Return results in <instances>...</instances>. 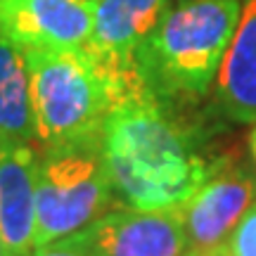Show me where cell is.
Here are the masks:
<instances>
[{
	"label": "cell",
	"instance_id": "6da1fadb",
	"mask_svg": "<svg viewBox=\"0 0 256 256\" xmlns=\"http://www.w3.org/2000/svg\"><path fill=\"white\" fill-rule=\"evenodd\" d=\"M102 152L114 194L138 211L178 209L218 164L194 150L190 133L152 95L112 110L102 128Z\"/></svg>",
	"mask_w": 256,
	"mask_h": 256
},
{
	"label": "cell",
	"instance_id": "7a4b0ae2",
	"mask_svg": "<svg viewBox=\"0 0 256 256\" xmlns=\"http://www.w3.org/2000/svg\"><path fill=\"white\" fill-rule=\"evenodd\" d=\"M240 14L242 0H192L166 10L136 55L145 90L162 102L206 92L218 76Z\"/></svg>",
	"mask_w": 256,
	"mask_h": 256
},
{
	"label": "cell",
	"instance_id": "3957f363",
	"mask_svg": "<svg viewBox=\"0 0 256 256\" xmlns=\"http://www.w3.org/2000/svg\"><path fill=\"white\" fill-rule=\"evenodd\" d=\"M28 72V95L40 145L102 133L119 104L116 88L86 48L22 50Z\"/></svg>",
	"mask_w": 256,
	"mask_h": 256
},
{
	"label": "cell",
	"instance_id": "277c9868",
	"mask_svg": "<svg viewBox=\"0 0 256 256\" xmlns=\"http://www.w3.org/2000/svg\"><path fill=\"white\" fill-rule=\"evenodd\" d=\"M112 197L102 133L43 147L36 159L34 247H46L83 230L107 214Z\"/></svg>",
	"mask_w": 256,
	"mask_h": 256
},
{
	"label": "cell",
	"instance_id": "5b68a950",
	"mask_svg": "<svg viewBox=\"0 0 256 256\" xmlns=\"http://www.w3.org/2000/svg\"><path fill=\"white\" fill-rule=\"evenodd\" d=\"M164 12L166 0H98L86 50L112 78L119 104L150 95L138 76L136 55Z\"/></svg>",
	"mask_w": 256,
	"mask_h": 256
},
{
	"label": "cell",
	"instance_id": "8992f818",
	"mask_svg": "<svg viewBox=\"0 0 256 256\" xmlns=\"http://www.w3.org/2000/svg\"><path fill=\"white\" fill-rule=\"evenodd\" d=\"M90 256H183L190 254L178 209H119L69 235Z\"/></svg>",
	"mask_w": 256,
	"mask_h": 256
},
{
	"label": "cell",
	"instance_id": "52a82bcc",
	"mask_svg": "<svg viewBox=\"0 0 256 256\" xmlns=\"http://www.w3.org/2000/svg\"><path fill=\"white\" fill-rule=\"evenodd\" d=\"M254 200V176L247 168L218 162L206 183L178 206L192 254L206 256L223 247Z\"/></svg>",
	"mask_w": 256,
	"mask_h": 256
},
{
	"label": "cell",
	"instance_id": "ba28073f",
	"mask_svg": "<svg viewBox=\"0 0 256 256\" xmlns=\"http://www.w3.org/2000/svg\"><path fill=\"white\" fill-rule=\"evenodd\" d=\"M98 0H0V34L19 50H76L92 34Z\"/></svg>",
	"mask_w": 256,
	"mask_h": 256
},
{
	"label": "cell",
	"instance_id": "9c48e42d",
	"mask_svg": "<svg viewBox=\"0 0 256 256\" xmlns=\"http://www.w3.org/2000/svg\"><path fill=\"white\" fill-rule=\"evenodd\" d=\"M36 159L31 145L0 142V238L8 256H34Z\"/></svg>",
	"mask_w": 256,
	"mask_h": 256
},
{
	"label": "cell",
	"instance_id": "30bf717a",
	"mask_svg": "<svg viewBox=\"0 0 256 256\" xmlns=\"http://www.w3.org/2000/svg\"><path fill=\"white\" fill-rule=\"evenodd\" d=\"M216 100L228 119L256 121V0L242 2L235 36L216 76Z\"/></svg>",
	"mask_w": 256,
	"mask_h": 256
},
{
	"label": "cell",
	"instance_id": "8fae6325",
	"mask_svg": "<svg viewBox=\"0 0 256 256\" xmlns=\"http://www.w3.org/2000/svg\"><path fill=\"white\" fill-rule=\"evenodd\" d=\"M36 124L24 52L0 34V142L31 145Z\"/></svg>",
	"mask_w": 256,
	"mask_h": 256
},
{
	"label": "cell",
	"instance_id": "7c38bea8",
	"mask_svg": "<svg viewBox=\"0 0 256 256\" xmlns=\"http://www.w3.org/2000/svg\"><path fill=\"white\" fill-rule=\"evenodd\" d=\"M226 247L230 249L232 256H256V202L242 216L238 228L232 230Z\"/></svg>",
	"mask_w": 256,
	"mask_h": 256
},
{
	"label": "cell",
	"instance_id": "4fadbf2b",
	"mask_svg": "<svg viewBox=\"0 0 256 256\" xmlns=\"http://www.w3.org/2000/svg\"><path fill=\"white\" fill-rule=\"evenodd\" d=\"M34 256H90L88 252H83L81 247L72 244L69 240H57V242H50L46 247H38L34 252Z\"/></svg>",
	"mask_w": 256,
	"mask_h": 256
},
{
	"label": "cell",
	"instance_id": "5bb4252c",
	"mask_svg": "<svg viewBox=\"0 0 256 256\" xmlns=\"http://www.w3.org/2000/svg\"><path fill=\"white\" fill-rule=\"evenodd\" d=\"M206 256H232V254H230V249L226 247V244H223V247L214 249V252H211V254H206Z\"/></svg>",
	"mask_w": 256,
	"mask_h": 256
},
{
	"label": "cell",
	"instance_id": "9a60e30c",
	"mask_svg": "<svg viewBox=\"0 0 256 256\" xmlns=\"http://www.w3.org/2000/svg\"><path fill=\"white\" fill-rule=\"evenodd\" d=\"M249 147H252V154H254V159H256V126H254V130H252V138H249Z\"/></svg>",
	"mask_w": 256,
	"mask_h": 256
},
{
	"label": "cell",
	"instance_id": "2e32d148",
	"mask_svg": "<svg viewBox=\"0 0 256 256\" xmlns=\"http://www.w3.org/2000/svg\"><path fill=\"white\" fill-rule=\"evenodd\" d=\"M0 256H8L5 254V247H2V238H0Z\"/></svg>",
	"mask_w": 256,
	"mask_h": 256
},
{
	"label": "cell",
	"instance_id": "e0dca14e",
	"mask_svg": "<svg viewBox=\"0 0 256 256\" xmlns=\"http://www.w3.org/2000/svg\"><path fill=\"white\" fill-rule=\"evenodd\" d=\"M183 256H197V254H192V252H190V254H183Z\"/></svg>",
	"mask_w": 256,
	"mask_h": 256
}]
</instances>
